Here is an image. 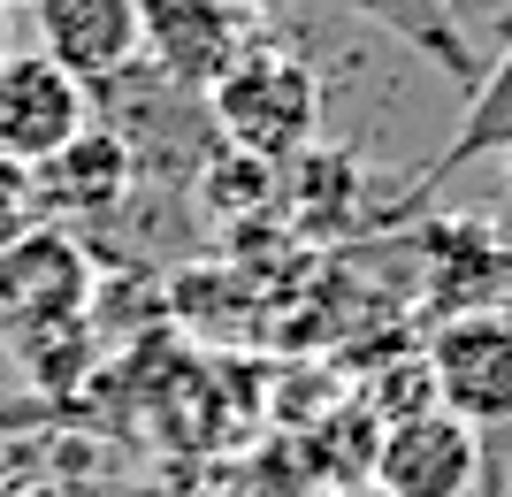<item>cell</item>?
Segmentation results:
<instances>
[{"mask_svg":"<svg viewBox=\"0 0 512 497\" xmlns=\"http://www.w3.org/2000/svg\"><path fill=\"white\" fill-rule=\"evenodd\" d=\"M207 115H214L230 153L283 169V161L321 146L329 92H321V69L306 54H291V46H245L237 69H222L207 85Z\"/></svg>","mask_w":512,"mask_h":497,"instance_id":"6da1fadb","label":"cell"},{"mask_svg":"<svg viewBox=\"0 0 512 497\" xmlns=\"http://www.w3.org/2000/svg\"><path fill=\"white\" fill-rule=\"evenodd\" d=\"M428 398L459 413L467 429H512V314L474 306V314H444V329L428 337Z\"/></svg>","mask_w":512,"mask_h":497,"instance_id":"7a4b0ae2","label":"cell"},{"mask_svg":"<svg viewBox=\"0 0 512 497\" xmlns=\"http://www.w3.org/2000/svg\"><path fill=\"white\" fill-rule=\"evenodd\" d=\"M245 46H260V16L245 0H138V62L184 92H207Z\"/></svg>","mask_w":512,"mask_h":497,"instance_id":"3957f363","label":"cell"},{"mask_svg":"<svg viewBox=\"0 0 512 497\" xmlns=\"http://www.w3.org/2000/svg\"><path fill=\"white\" fill-rule=\"evenodd\" d=\"M482 490V429L428 398L375 444V497H474Z\"/></svg>","mask_w":512,"mask_h":497,"instance_id":"277c9868","label":"cell"},{"mask_svg":"<svg viewBox=\"0 0 512 497\" xmlns=\"http://www.w3.org/2000/svg\"><path fill=\"white\" fill-rule=\"evenodd\" d=\"M92 306V253L77 245L69 222H31L0 245V322H54Z\"/></svg>","mask_w":512,"mask_h":497,"instance_id":"5b68a950","label":"cell"},{"mask_svg":"<svg viewBox=\"0 0 512 497\" xmlns=\"http://www.w3.org/2000/svg\"><path fill=\"white\" fill-rule=\"evenodd\" d=\"M92 123V92L54 69L46 54H8L0 62V153L39 169L54 146H69L77 130Z\"/></svg>","mask_w":512,"mask_h":497,"instance_id":"8992f818","label":"cell"},{"mask_svg":"<svg viewBox=\"0 0 512 497\" xmlns=\"http://www.w3.org/2000/svg\"><path fill=\"white\" fill-rule=\"evenodd\" d=\"M31 192H39L46 222H77V215H115L130 192H138V146H130L115 123L92 115L69 146H54L31 169Z\"/></svg>","mask_w":512,"mask_h":497,"instance_id":"52a82bcc","label":"cell"},{"mask_svg":"<svg viewBox=\"0 0 512 497\" xmlns=\"http://www.w3.org/2000/svg\"><path fill=\"white\" fill-rule=\"evenodd\" d=\"M31 31L77 85H115L138 69V0H31Z\"/></svg>","mask_w":512,"mask_h":497,"instance_id":"ba28073f","label":"cell"},{"mask_svg":"<svg viewBox=\"0 0 512 497\" xmlns=\"http://www.w3.org/2000/svg\"><path fill=\"white\" fill-rule=\"evenodd\" d=\"M505 146H512V46H505V62L474 85V100H467V115H459V130H451L436 176L467 169V161H482V153H505Z\"/></svg>","mask_w":512,"mask_h":497,"instance_id":"9c48e42d","label":"cell"},{"mask_svg":"<svg viewBox=\"0 0 512 497\" xmlns=\"http://www.w3.org/2000/svg\"><path fill=\"white\" fill-rule=\"evenodd\" d=\"M16 352H23V368L39 375L46 390H62V383H77V375L92 368V322H85V314H54V322H23Z\"/></svg>","mask_w":512,"mask_h":497,"instance_id":"30bf717a","label":"cell"},{"mask_svg":"<svg viewBox=\"0 0 512 497\" xmlns=\"http://www.w3.org/2000/svg\"><path fill=\"white\" fill-rule=\"evenodd\" d=\"M31 222H39V192H31V169L0 153V245L16 238V230H31Z\"/></svg>","mask_w":512,"mask_h":497,"instance_id":"8fae6325","label":"cell"},{"mask_svg":"<svg viewBox=\"0 0 512 497\" xmlns=\"http://www.w3.org/2000/svg\"><path fill=\"white\" fill-rule=\"evenodd\" d=\"M245 8H253V16H276V8H299V0H245Z\"/></svg>","mask_w":512,"mask_h":497,"instance_id":"7c38bea8","label":"cell"},{"mask_svg":"<svg viewBox=\"0 0 512 497\" xmlns=\"http://www.w3.org/2000/svg\"><path fill=\"white\" fill-rule=\"evenodd\" d=\"M8 54H16V39H8V8H0V62H8Z\"/></svg>","mask_w":512,"mask_h":497,"instance_id":"4fadbf2b","label":"cell"},{"mask_svg":"<svg viewBox=\"0 0 512 497\" xmlns=\"http://www.w3.org/2000/svg\"><path fill=\"white\" fill-rule=\"evenodd\" d=\"M497 161H505V192H512V146H505V153H497Z\"/></svg>","mask_w":512,"mask_h":497,"instance_id":"5bb4252c","label":"cell"},{"mask_svg":"<svg viewBox=\"0 0 512 497\" xmlns=\"http://www.w3.org/2000/svg\"><path fill=\"white\" fill-rule=\"evenodd\" d=\"M0 8H31V0H0Z\"/></svg>","mask_w":512,"mask_h":497,"instance_id":"9a60e30c","label":"cell"}]
</instances>
